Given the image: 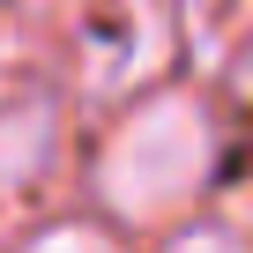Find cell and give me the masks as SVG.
<instances>
[{"label":"cell","mask_w":253,"mask_h":253,"mask_svg":"<svg viewBox=\"0 0 253 253\" xmlns=\"http://www.w3.org/2000/svg\"><path fill=\"white\" fill-rule=\"evenodd\" d=\"M209 157H216V142H209L201 104L194 97H157L104 142L97 186L119 216H164L209 179Z\"/></svg>","instance_id":"obj_1"},{"label":"cell","mask_w":253,"mask_h":253,"mask_svg":"<svg viewBox=\"0 0 253 253\" xmlns=\"http://www.w3.org/2000/svg\"><path fill=\"white\" fill-rule=\"evenodd\" d=\"M45 142H52L45 104H15V112H0V194L23 186V179L45 164Z\"/></svg>","instance_id":"obj_2"},{"label":"cell","mask_w":253,"mask_h":253,"mask_svg":"<svg viewBox=\"0 0 253 253\" xmlns=\"http://www.w3.org/2000/svg\"><path fill=\"white\" fill-rule=\"evenodd\" d=\"M30 253H112L97 231H52V238H38Z\"/></svg>","instance_id":"obj_3"},{"label":"cell","mask_w":253,"mask_h":253,"mask_svg":"<svg viewBox=\"0 0 253 253\" xmlns=\"http://www.w3.org/2000/svg\"><path fill=\"white\" fill-rule=\"evenodd\" d=\"M171 253H246V246H238L231 231H186V238H179Z\"/></svg>","instance_id":"obj_4"}]
</instances>
